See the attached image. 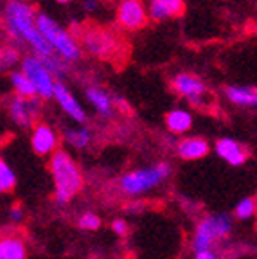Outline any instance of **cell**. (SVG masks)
<instances>
[{"label": "cell", "mask_w": 257, "mask_h": 259, "mask_svg": "<svg viewBox=\"0 0 257 259\" xmlns=\"http://www.w3.org/2000/svg\"><path fill=\"white\" fill-rule=\"evenodd\" d=\"M257 212V200L255 198H243L241 202L236 205V210H234V214H236L237 220H250L253 218Z\"/></svg>", "instance_id": "d4e9b609"}, {"label": "cell", "mask_w": 257, "mask_h": 259, "mask_svg": "<svg viewBox=\"0 0 257 259\" xmlns=\"http://www.w3.org/2000/svg\"><path fill=\"white\" fill-rule=\"evenodd\" d=\"M51 175L54 180V200L58 205H65L77 194L83 186V177L72 155L65 150H56L51 155Z\"/></svg>", "instance_id": "7a4b0ae2"}, {"label": "cell", "mask_w": 257, "mask_h": 259, "mask_svg": "<svg viewBox=\"0 0 257 259\" xmlns=\"http://www.w3.org/2000/svg\"><path fill=\"white\" fill-rule=\"evenodd\" d=\"M214 150H216L218 157H220L221 160H225L227 164H230V166H236V167L243 166L246 160L245 148L230 137L220 139V141L216 142V146H214Z\"/></svg>", "instance_id": "5bb4252c"}, {"label": "cell", "mask_w": 257, "mask_h": 259, "mask_svg": "<svg viewBox=\"0 0 257 259\" xmlns=\"http://www.w3.org/2000/svg\"><path fill=\"white\" fill-rule=\"evenodd\" d=\"M216 241L212 231H210L209 223L205 222V218L198 223L196 232H194L193 238V250L194 252H201V250H210L212 248V243Z\"/></svg>", "instance_id": "7402d4cb"}, {"label": "cell", "mask_w": 257, "mask_h": 259, "mask_svg": "<svg viewBox=\"0 0 257 259\" xmlns=\"http://www.w3.org/2000/svg\"><path fill=\"white\" fill-rule=\"evenodd\" d=\"M58 134L53 126L45 124V122H36L32 126L31 132V146L32 151L40 157H45V155H53L54 151L58 150Z\"/></svg>", "instance_id": "8fae6325"}, {"label": "cell", "mask_w": 257, "mask_h": 259, "mask_svg": "<svg viewBox=\"0 0 257 259\" xmlns=\"http://www.w3.org/2000/svg\"><path fill=\"white\" fill-rule=\"evenodd\" d=\"M149 18L155 22H164L185 11L184 0H148Z\"/></svg>", "instance_id": "4fadbf2b"}, {"label": "cell", "mask_w": 257, "mask_h": 259, "mask_svg": "<svg viewBox=\"0 0 257 259\" xmlns=\"http://www.w3.org/2000/svg\"><path fill=\"white\" fill-rule=\"evenodd\" d=\"M205 222L209 223L210 231H212L214 238L218 239H223L230 234L232 231V218H230L227 212H218V214H210L205 218Z\"/></svg>", "instance_id": "44dd1931"}, {"label": "cell", "mask_w": 257, "mask_h": 259, "mask_svg": "<svg viewBox=\"0 0 257 259\" xmlns=\"http://www.w3.org/2000/svg\"><path fill=\"white\" fill-rule=\"evenodd\" d=\"M9 76V83H11L13 94H18V96L24 97H34L36 94V87L31 81V77L24 72L22 69H15L8 74Z\"/></svg>", "instance_id": "ac0fdd59"}, {"label": "cell", "mask_w": 257, "mask_h": 259, "mask_svg": "<svg viewBox=\"0 0 257 259\" xmlns=\"http://www.w3.org/2000/svg\"><path fill=\"white\" fill-rule=\"evenodd\" d=\"M210 151L209 142L203 137H184L177 146V153L182 160H198Z\"/></svg>", "instance_id": "9a60e30c"}, {"label": "cell", "mask_w": 257, "mask_h": 259, "mask_svg": "<svg viewBox=\"0 0 257 259\" xmlns=\"http://www.w3.org/2000/svg\"><path fill=\"white\" fill-rule=\"evenodd\" d=\"M8 112L13 124H16L18 128H31L36 122V119H40L41 97H24L13 94L8 101Z\"/></svg>", "instance_id": "52a82bcc"}, {"label": "cell", "mask_w": 257, "mask_h": 259, "mask_svg": "<svg viewBox=\"0 0 257 259\" xmlns=\"http://www.w3.org/2000/svg\"><path fill=\"white\" fill-rule=\"evenodd\" d=\"M84 97L89 105L99 113L101 117H112L113 112H115L117 105H115V96H110L103 87L99 85H89L84 89Z\"/></svg>", "instance_id": "7c38bea8"}, {"label": "cell", "mask_w": 257, "mask_h": 259, "mask_svg": "<svg viewBox=\"0 0 257 259\" xmlns=\"http://www.w3.org/2000/svg\"><path fill=\"white\" fill-rule=\"evenodd\" d=\"M255 200H257V194H255Z\"/></svg>", "instance_id": "836d02e7"}, {"label": "cell", "mask_w": 257, "mask_h": 259, "mask_svg": "<svg viewBox=\"0 0 257 259\" xmlns=\"http://www.w3.org/2000/svg\"><path fill=\"white\" fill-rule=\"evenodd\" d=\"M16 184V175L15 171L9 167V164L6 160L0 162V189L2 193H8L15 187Z\"/></svg>", "instance_id": "484cf974"}, {"label": "cell", "mask_w": 257, "mask_h": 259, "mask_svg": "<svg viewBox=\"0 0 257 259\" xmlns=\"http://www.w3.org/2000/svg\"><path fill=\"white\" fill-rule=\"evenodd\" d=\"M9 218H11L13 222H22V220H24V210H22L20 207H13V209L9 210Z\"/></svg>", "instance_id": "f1b7e54d"}, {"label": "cell", "mask_w": 257, "mask_h": 259, "mask_svg": "<svg viewBox=\"0 0 257 259\" xmlns=\"http://www.w3.org/2000/svg\"><path fill=\"white\" fill-rule=\"evenodd\" d=\"M97 6H99V2H97V0H83V9H84V11H89V13L96 11Z\"/></svg>", "instance_id": "4dcf8cb0"}, {"label": "cell", "mask_w": 257, "mask_h": 259, "mask_svg": "<svg viewBox=\"0 0 257 259\" xmlns=\"http://www.w3.org/2000/svg\"><path fill=\"white\" fill-rule=\"evenodd\" d=\"M173 90L180 97H184L185 101L191 103L193 106H201L207 97V87L198 76L189 72H178L171 79Z\"/></svg>", "instance_id": "ba28073f"}, {"label": "cell", "mask_w": 257, "mask_h": 259, "mask_svg": "<svg viewBox=\"0 0 257 259\" xmlns=\"http://www.w3.org/2000/svg\"><path fill=\"white\" fill-rule=\"evenodd\" d=\"M20 69L31 77V81L36 87V94L41 99H54V90H56L58 77L49 70L47 65L41 61L36 54H24L20 63Z\"/></svg>", "instance_id": "5b68a950"}, {"label": "cell", "mask_w": 257, "mask_h": 259, "mask_svg": "<svg viewBox=\"0 0 257 259\" xmlns=\"http://www.w3.org/2000/svg\"><path fill=\"white\" fill-rule=\"evenodd\" d=\"M63 139L74 150H83V148H87L92 142V132L87 126L79 124V126H74V128L65 130Z\"/></svg>", "instance_id": "ffe728a7"}, {"label": "cell", "mask_w": 257, "mask_h": 259, "mask_svg": "<svg viewBox=\"0 0 257 259\" xmlns=\"http://www.w3.org/2000/svg\"><path fill=\"white\" fill-rule=\"evenodd\" d=\"M40 58H41V61L49 67V70H51L58 79H63V77L67 76L68 65H70L67 60H63V58L58 56V54H53V56H40Z\"/></svg>", "instance_id": "cb8c5ba5"}, {"label": "cell", "mask_w": 257, "mask_h": 259, "mask_svg": "<svg viewBox=\"0 0 257 259\" xmlns=\"http://www.w3.org/2000/svg\"><path fill=\"white\" fill-rule=\"evenodd\" d=\"M225 96L236 106L257 108V85H229Z\"/></svg>", "instance_id": "2e32d148"}, {"label": "cell", "mask_w": 257, "mask_h": 259, "mask_svg": "<svg viewBox=\"0 0 257 259\" xmlns=\"http://www.w3.org/2000/svg\"><path fill=\"white\" fill-rule=\"evenodd\" d=\"M112 231L119 236H124L126 232H128V223H126L124 220H115V222L112 223Z\"/></svg>", "instance_id": "83f0119b"}, {"label": "cell", "mask_w": 257, "mask_h": 259, "mask_svg": "<svg viewBox=\"0 0 257 259\" xmlns=\"http://www.w3.org/2000/svg\"><path fill=\"white\" fill-rule=\"evenodd\" d=\"M58 4H70V2H72V0H56Z\"/></svg>", "instance_id": "d6a6232c"}, {"label": "cell", "mask_w": 257, "mask_h": 259, "mask_svg": "<svg viewBox=\"0 0 257 259\" xmlns=\"http://www.w3.org/2000/svg\"><path fill=\"white\" fill-rule=\"evenodd\" d=\"M149 20L148 6L142 0H121L117 6V22L126 31H139Z\"/></svg>", "instance_id": "9c48e42d"}, {"label": "cell", "mask_w": 257, "mask_h": 259, "mask_svg": "<svg viewBox=\"0 0 257 259\" xmlns=\"http://www.w3.org/2000/svg\"><path fill=\"white\" fill-rule=\"evenodd\" d=\"M54 99H56L58 106L63 110L65 115H68L74 122H77V124H84L87 122V112H84L83 105L77 101V97L72 94V90L68 89L61 79L56 81Z\"/></svg>", "instance_id": "30bf717a"}, {"label": "cell", "mask_w": 257, "mask_h": 259, "mask_svg": "<svg viewBox=\"0 0 257 259\" xmlns=\"http://www.w3.org/2000/svg\"><path fill=\"white\" fill-rule=\"evenodd\" d=\"M0 259H27L25 243L16 236H8L0 241Z\"/></svg>", "instance_id": "d6986e66"}, {"label": "cell", "mask_w": 257, "mask_h": 259, "mask_svg": "<svg viewBox=\"0 0 257 259\" xmlns=\"http://www.w3.org/2000/svg\"><path fill=\"white\" fill-rule=\"evenodd\" d=\"M115 105H117V108H128V103L122 99V97H119V96H115Z\"/></svg>", "instance_id": "1f68e13d"}, {"label": "cell", "mask_w": 257, "mask_h": 259, "mask_svg": "<svg viewBox=\"0 0 257 259\" xmlns=\"http://www.w3.org/2000/svg\"><path fill=\"white\" fill-rule=\"evenodd\" d=\"M22 53H20V47H16V45H6L4 49H2V56H0V61H2V70L4 72H11V70H15L16 65L22 63Z\"/></svg>", "instance_id": "603a6c76"}, {"label": "cell", "mask_w": 257, "mask_h": 259, "mask_svg": "<svg viewBox=\"0 0 257 259\" xmlns=\"http://www.w3.org/2000/svg\"><path fill=\"white\" fill-rule=\"evenodd\" d=\"M79 44L84 53L96 58H110L119 49V40L115 34L103 27H83Z\"/></svg>", "instance_id": "8992f818"}, {"label": "cell", "mask_w": 257, "mask_h": 259, "mask_svg": "<svg viewBox=\"0 0 257 259\" xmlns=\"http://www.w3.org/2000/svg\"><path fill=\"white\" fill-rule=\"evenodd\" d=\"M194 259H218V257L212 250H201V252H194Z\"/></svg>", "instance_id": "f546056e"}, {"label": "cell", "mask_w": 257, "mask_h": 259, "mask_svg": "<svg viewBox=\"0 0 257 259\" xmlns=\"http://www.w3.org/2000/svg\"><path fill=\"white\" fill-rule=\"evenodd\" d=\"M36 22L40 31L44 32V36L47 38V41L51 44V47L54 49V53L58 56L67 60L68 63H74V61L79 60L83 47H81L79 40L70 29H65L47 13H38Z\"/></svg>", "instance_id": "3957f363"}, {"label": "cell", "mask_w": 257, "mask_h": 259, "mask_svg": "<svg viewBox=\"0 0 257 259\" xmlns=\"http://www.w3.org/2000/svg\"><path fill=\"white\" fill-rule=\"evenodd\" d=\"M169 175H171V166L165 164V162H160L157 166L141 167V169L122 175L121 180H119V186H121V191L124 194L141 196V194L160 186L164 180H167Z\"/></svg>", "instance_id": "277c9868"}, {"label": "cell", "mask_w": 257, "mask_h": 259, "mask_svg": "<svg viewBox=\"0 0 257 259\" xmlns=\"http://www.w3.org/2000/svg\"><path fill=\"white\" fill-rule=\"evenodd\" d=\"M77 225L83 231H97L101 227V218L97 214H94V212H84V214H81Z\"/></svg>", "instance_id": "4316f807"}, {"label": "cell", "mask_w": 257, "mask_h": 259, "mask_svg": "<svg viewBox=\"0 0 257 259\" xmlns=\"http://www.w3.org/2000/svg\"><path fill=\"white\" fill-rule=\"evenodd\" d=\"M38 11L29 0H8L4 9L6 32L16 47H27L36 56H53L54 49L36 22Z\"/></svg>", "instance_id": "6da1fadb"}, {"label": "cell", "mask_w": 257, "mask_h": 259, "mask_svg": "<svg viewBox=\"0 0 257 259\" xmlns=\"http://www.w3.org/2000/svg\"><path fill=\"white\" fill-rule=\"evenodd\" d=\"M165 126L175 135L187 134L191 126H193V115L189 113V110L175 108L171 112H167V115H165Z\"/></svg>", "instance_id": "e0dca14e"}]
</instances>
